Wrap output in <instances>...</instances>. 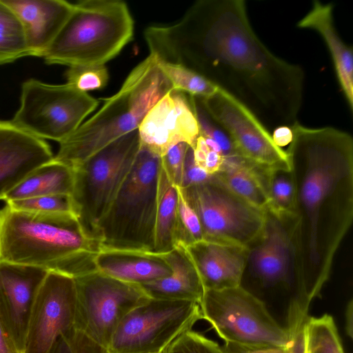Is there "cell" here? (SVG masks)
Listing matches in <instances>:
<instances>
[{
    "label": "cell",
    "instance_id": "7",
    "mask_svg": "<svg viewBox=\"0 0 353 353\" xmlns=\"http://www.w3.org/2000/svg\"><path fill=\"white\" fill-rule=\"evenodd\" d=\"M139 148L137 130L72 167L74 214L83 231L96 240L98 223L131 170Z\"/></svg>",
    "mask_w": 353,
    "mask_h": 353
},
{
    "label": "cell",
    "instance_id": "28",
    "mask_svg": "<svg viewBox=\"0 0 353 353\" xmlns=\"http://www.w3.org/2000/svg\"><path fill=\"white\" fill-rule=\"evenodd\" d=\"M305 330L308 353H345L332 316H309Z\"/></svg>",
    "mask_w": 353,
    "mask_h": 353
},
{
    "label": "cell",
    "instance_id": "24",
    "mask_svg": "<svg viewBox=\"0 0 353 353\" xmlns=\"http://www.w3.org/2000/svg\"><path fill=\"white\" fill-rule=\"evenodd\" d=\"M268 171L243 158H236L224 159L220 170L214 176L238 196L267 211L270 205L266 187Z\"/></svg>",
    "mask_w": 353,
    "mask_h": 353
},
{
    "label": "cell",
    "instance_id": "23",
    "mask_svg": "<svg viewBox=\"0 0 353 353\" xmlns=\"http://www.w3.org/2000/svg\"><path fill=\"white\" fill-rule=\"evenodd\" d=\"M171 274L141 286L151 298L200 303L204 289L197 270L185 248L179 244L163 254Z\"/></svg>",
    "mask_w": 353,
    "mask_h": 353
},
{
    "label": "cell",
    "instance_id": "37",
    "mask_svg": "<svg viewBox=\"0 0 353 353\" xmlns=\"http://www.w3.org/2000/svg\"><path fill=\"white\" fill-rule=\"evenodd\" d=\"M307 319L287 320L285 327L290 335L288 353H308L305 330Z\"/></svg>",
    "mask_w": 353,
    "mask_h": 353
},
{
    "label": "cell",
    "instance_id": "4",
    "mask_svg": "<svg viewBox=\"0 0 353 353\" xmlns=\"http://www.w3.org/2000/svg\"><path fill=\"white\" fill-rule=\"evenodd\" d=\"M172 90L156 57L150 54L96 114L59 143L54 159L71 167L81 163L116 139L138 130L152 107Z\"/></svg>",
    "mask_w": 353,
    "mask_h": 353
},
{
    "label": "cell",
    "instance_id": "32",
    "mask_svg": "<svg viewBox=\"0 0 353 353\" xmlns=\"http://www.w3.org/2000/svg\"><path fill=\"white\" fill-rule=\"evenodd\" d=\"M65 77L67 83L85 92L104 88L109 79L105 65L69 67Z\"/></svg>",
    "mask_w": 353,
    "mask_h": 353
},
{
    "label": "cell",
    "instance_id": "39",
    "mask_svg": "<svg viewBox=\"0 0 353 353\" xmlns=\"http://www.w3.org/2000/svg\"><path fill=\"white\" fill-rule=\"evenodd\" d=\"M228 353H288V348L274 346H246L230 343L222 345Z\"/></svg>",
    "mask_w": 353,
    "mask_h": 353
},
{
    "label": "cell",
    "instance_id": "22",
    "mask_svg": "<svg viewBox=\"0 0 353 353\" xmlns=\"http://www.w3.org/2000/svg\"><path fill=\"white\" fill-rule=\"evenodd\" d=\"M96 270L114 279L141 285L169 276L163 254L133 250L102 249L94 259Z\"/></svg>",
    "mask_w": 353,
    "mask_h": 353
},
{
    "label": "cell",
    "instance_id": "26",
    "mask_svg": "<svg viewBox=\"0 0 353 353\" xmlns=\"http://www.w3.org/2000/svg\"><path fill=\"white\" fill-rule=\"evenodd\" d=\"M178 194L176 187L168 179L161 165L158 190L152 252L164 254L179 244Z\"/></svg>",
    "mask_w": 353,
    "mask_h": 353
},
{
    "label": "cell",
    "instance_id": "14",
    "mask_svg": "<svg viewBox=\"0 0 353 353\" xmlns=\"http://www.w3.org/2000/svg\"><path fill=\"white\" fill-rule=\"evenodd\" d=\"M74 279L49 271L34 299L23 353H50L57 339L75 330Z\"/></svg>",
    "mask_w": 353,
    "mask_h": 353
},
{
    "label": "cell",
    "instance_id": "17",
    "mask_svg": "<svg viewBox=\"0 0 353 353\" xmlns=\"http://www.w3.org/2000/svg\"><path fill=\"white\" fill-rule=\"evenodd\" d=\"M54 157L44 140L12 121H0V200L32 171Z\"/></svg>",
    "mask_w": 353,
    "mask_h": 353
},
{
    "label": "cell",
    "instance_id": "44",
    "mask_svg": "<svg viewBox=\"0 0 353 353\" xmlns=\"http://www.w3.org/2000/svg\"><path fill=\"white\" fill-rule=\"evenodd\" d=\"M345 331L347 335L352 339L353 336V303L351 299L345 310Z\"/></svg>",
    "mask_w": 353,
    "mask_h": 353
},
{
    "label": "cell",
    "instance_id": "21",
    "mask_svg": "<svg viewBox=\"0 0 353 353\" xmlns=\"http://www.w3.org/2000/svg\"><path fill=\"white\" fill-rule=\"evenodd\" d=\"M334 6L315 0L310 10L296 23L300 29L319 34L331 56L336 77L350 110H353V50L340 37L334 23Z\"/></svg>",
    "mask_w": 353,
    "mask_h": 353
},
{
    "label": "cell",
    "instance_id": "5",
    "mask_svg": "<svg viewBox=\"0 0 353 353\" xmlns=\"http://www.w3.org/2000/svg\"><path fill=\"white\" fill-rule=\"evenodd\" d=\"M134 20L121 0H83L43 55L48 64L100 65L132 39Z\"/></svg>",
    "mask_w": 353,
    "mask_h": 353
},
{
    "label": "cell",
    "instance_id": "20",
    "mask_svg": "<svg viewBox=\"0 0 353 353\" xmlns=\"http://www.w3.org/2000/svg\"><path fill=\"white\" fill-rule=\"evenodd\" d=\"M15 12L25 32L30 56L42 57L74 9L64 0H3Z\"/></svg>",
    "mask_w": 353,
    "mask_h": 353
},
{
    "label": "cell",
    "instance_id": "34",
    "mask_svg": "<svg viewBox=\"0 0 353 353\" xmlns=\"http://www.w3.org/2000/svg\"><path fill=\"white\" fill-rule=\"evenodd\" d=\"M164 353H228L223 345L203 334L188 330L177 338Z\"/></svg>",
    "mask_w": 353,
    "mask_h": 353
},
{
    "label": "cell",
    "instance_id": "33",
    "mask_svg": "<svg viewBox=\"0 0 353 353\" xmlns=\"http://www.w3.org/2000/svg\"><path fill=\"white\" fill-rule=\"evenodd\" d=\"M176 190L179 244L187 246L203 240L202 229L198 216L185 199L181 188L176 187Z\"/></svg>",
    "mask_w": 353,
    "mask_h": 353
},
{
    "label": "cell",
    "instance_id": "3",
    "mask_svg": "<svg viewBox=\"0 0 353 353\" xmlns=\"http://www.w3.org/2000/svg\"><path fill=\"white\" fill-rule=\"evenodd\" d=\"M99 242L73 214L0 209V261L44 268L72 278L97 270Z\"/></svg>",
    "mask_w": 353,
    "mask_h": 353
},
{
    "label": "cell",
    "instance_id": "31",
    "mask_svg": "<svg viewBox=\"0 0 353 353\" xmlns=\"http://www.w3.org/2000/svg\"><path fill=\"white\" fill-rule=\"evenodd\" d=\"M10 208L41 214H74L70 195H47L7 202Z\"/></svg>",
    "mask_w": 353,
    "mask_h": 353
},
{
    "label": "cell",
    "instance_id": "18",
    "mask_svg": "<svg viewBox=\"0 0 353 353\" xmlns=\"http://www.w3.org/2000/svg\"><path fill=\"white\" fill-rule=\"evenodd\" d=\"M265 286L287 285L293 274L288 216L266 211L263 232L250 249L248 263Z\"/></svg>",
    "mask_w": 353,
    "mask_h": 353
},
{
    "label": "cell",
    "instance_id": "15",
    "mask_svg": "<svg viewBox=\"0 0 353 353\" xmlns=\"http://www.w3.org/2000/svg\"><path fill=\"white\" fill-rule=\"evenodd\" d=\"M138 132L140 145L160 157L179 143L192 148L199 128L188 95L176 90L169 92L148 112Z\"/></svg>",
    "mask_w": 353,
    "mask_h": 353
},
{
    "label": "cell",
    "instance_id": "10",
    "mask_svg": "<svg viewBox=\"0 0 353 353\" xmlns=\"http://www.w3.org/2000/svg\"><path fill=\"white\" fill-rule=\"evenodd\" d=\"M21 103L11 121L41 139L59 143L70 137L99 102L65 83L51 85L30 79L22 84Z\"/></svg>",
    "mask_w": 353,
    "mask_h": 353
},
{
    "label": "cell",
    "instance_id": "13",
    "mask_svg": "<svg viewBox=\"0 0 353 353\" xmlns=\"http://www.w3.org/2000/svg\"><path fill=\"white\" fill-rule=\"evenodd\" d=\"M199 99L243 159L264 170H290L286 152L274 143L271 133L245 108L219 90Z\"/></svg>",
    "mask_w": 353,
    "mask_h": 353
},
{
    "label": "cell",
    "instance_id": "41",
    "mask_svg": "<svg viewBox=\"0 0 353 353\" xmlns=\"http://www.w3.org/2000/svg\"><path fill=\"white\" fill-rule=\"evenodd\" d=\"M271 134L274 143L281 148L289 145L293 138L292 128L288 126L278 127Z\"/></svg>",
    "mask_w": 353,
    "mask_h": 353
},
{
    "label": "cell",
    "instance_id": "2",
    "mask_svg": "<svg viewBox=\"0 0 353 353\" xmlns=\"http://www.w3.org/2000/svg\"><path fill=\"white\" fill-rule=\"evenodd\" d=\"M285 151L294 184L288 217L296 292L310 306L329 279L353 220V138L327 126L296 123Z\"/></svg>",
    "mask_w": 353,
    "mask_h": 353
},
{
    "label": "cell",
    "instance_id": "8",
    "mask_svg": "<svg viewBox=\"0 0 353 353\" xmlns=\"http://www.w3.org/2000/svg\"><path fill=\"white\" fill-rule=\"evenodd\" d=\"M201 319L224 343L286 348L290 335L265 304L242 285L205 290L199 303Z\"/></svg>",
    "mask_w": 353,
    "mask_h": 353
},
{
    "label": "cell",
    "instance_id": "38",
    "mask_svg": "<svg viewBox=\"0 0 353 353\" xmlns=\"http://www.w3.org/2000/svg\"><path fill=\"white\" fill-rule=\"evenodd\" d=\"M65 336L69 339L73 353H108L105 348L79 331L74 330Z\"/></svg>",
    "mask_w": 353,
    "mask_h": 353
},
{
    "label": "cell",
    "instance_id": "9",
    "mask_svg": "<svg viewBox=\"0 0 353 353\" xmlns=\"http://www.w3.org/2000/svg\"><path fill=\"white\" fill-rule=\"evenodd\" d=\"M181 189L198 216L203 240L250 249L261 236L266 211L234 193L214 175L203 183Z\"/></svg>",
    "mask_w": 353,
    "mask_h": 353
},
{
    "label": "cell",
    "instance_id": "36",
    "mask_svg": "<svg viewBox=\"0 0 353 353\" xmlns=\"http://www.w3.org/2000/svg\"><path fill=\"white\" fill-rule=\"evenodd\" d=\"M210 177L211 175L196 163L193 150L189 146L185 157L182 183L180 188H185L203 183Z\"/></svg>",
    "mask_w": 353,
    "mask_h": 353
},
{
    "label": "cell",
    "instance_id": "42",
    "mask_svg": "<svg viewBox=\"0 0 353 353\" xmlns=\"http://www.w3.org/2000/svg\"><path fill=\"white\" fill-rule=\"evenodd\" d=\"M0 353H20L0 321Z\"/></svg>",
    "mask_w": 353,
    "mask_h": 353
},
{
    "label": "cell",
    "instance_id": "11",
    "mask_svg": "<svg viewBox=\"0 0 353 353\" xmlns=\"http://www.w3.org/2000/svg\"><path fill=\"white\" fill-rule=\"evenodd\" d=\"M201 319L199 303L150 297L121 320L108 353H164Z\"/></svg>",
    "mask_w": 353,
    "mask_h": 353
},
{
    "label": "cell",
    "instance_id": "6",
    "mask_svg": "<svg viewBox=\"0 0 353 353\" xmlns=\"http://www.w3.org/2000/svg\"><path fill=\"white\" fill-rule=\"evenodd\" d=\"M161 157L140 145L131 170L97 229L102 249L152 252Z\"/></svg>",
    "mask_w": 353,
    "mask_h": 353
},
{
    "label": "cell",
    "instance_id": "40",
    "mask_svg": "<svg viewBox=\"0 0 353 353\" xmlns=\"http://www.w3.org/2000/svg\"><path fill=\"white\" fill-rule=\"evenodd\" d=\"M224 158L222 155L210 149L205 154L201 168L212 176L220 170Z\"/></svg>",
    "mask_w": 353,
    "mask_h": 353
},
{
    "label": "cell",
    "instance_id": "27",
    "mask_svg": "<svg viewBox=\"0 0 353 353\" xmlns=\"http://www.w3.org/2000/svg\"><path fill=\"white\" fill-rule=\"evenodd\" d=\"M30 56L22 24L11 8L0 0V64Z\"/></svg>",
    "mask_w": 353,
    "mask_h": 353
},
{
    "label": "cell",
    "instance_id": "30",
    "mask_svg": "<svg viewBox=\"0 0 353 353\" xmlns=\"http://www.w3.org/2000/svg\"><path fill=\"white\" fill-rule=\"evenodd\" d=\"M157 60L174 90L199 97L210 96L218 90L203 77L183 65Z\"/></svg>",
    "mask_w": 353,
    "mask_h": 353
},
{
    "label": "cell",
    "instance_id": "25",
    "mask_svg": "<svg viewBox=\"0 0 353 353\" xmlns=\"http://www.w3.org/2000/svg\"><path fill=\"white\" fill-rule=\"evenodd\" d=\"M73 187V169L53 159L26 176L4 198L6 203L47 195H70Z\"/></svg>",
    "mask_w": 353,
    "mask_h": 353
},
{
    "label": "cell",
    "instance_id": "12",
    "mask_svg": "<svg viewBox=\"0 0 353 353\" xmlns=\"http://www.w3.org/2000/svg\"><path fill=\"white\" fill-rule=\"evenodd\" d=\"M75 330L107 349L123 317L150 296L143 288L98 270L74 278Z\"/></svg>",
    "mask_w": 353,
    "mask_h": 353
},
{
    "label": "cell",
    "instance_id": "16",
    "mask_svg": "<svg viewBox=\"0 0 353 353\" xmlns=\"http://www.w3.org/2000/svg\"><path fill=\"white\" fill-rule=\"evenodd\" d=\"M49 270L0 261V321L23 353L32 307Z\"/></svg>",
    "mask_w": 353,
    "mask_h": 353
},
{
    "label": "cell",
    "instance_id": "35",
    "mask_svg": "<svg viewBox=\"0 0 353 353\" xmlns=\"http://www.w3.org/2000/svg\"><path fill=\"white\" fill-rule=\"evenodd\" d=\"M189 146L185 143H179L170 148L161 157V165L174 186L181 185L184 161Z\"/></svg>",
    "mask_w": 353,
    "mask_h": 353
},
{
    "label": "cell",
    "instance_id": "29",
    "mask_svg": "<svg viewBox=\"0 0 353 353\" xmlns=\"http://www.w3.org/2000/svg\"><path fill=\"white\" fill-rule=\"evenodd\" d=\"M269 210L277 216L291 214L294 201V184L292 172L287 170H272L267 173Z\"/></svg>",
    "mask_w": 353,
    "mask_h": 353
},
{
    "label": "cell",
    "instance_id": "43",
    "mask_svg": "<svg viewBox=\"0 0 353 353\" xmlns=\"http://www.w3.org/2000/svg\"><path fill=\"white\" fill-rule=\"evenodd\" d=\"M50 353H73L68 338L63 334L57 341Z\"/></svg>",
    "mask_w": 353,
    "mask_h": 353
},
{
    "label": "cell",
    "instance_id": "1",
    "mask_svg": "<svg viewBox=\"0 0 353 353\" xmlns=\"http://www.w3.org/2000/svg\"><path fill=\"white\" fill-rule=\"evenodd\" d=\"M158 60L197 73L250 112L271 133L298 122L303 68L274 54L254 30L243 0H199L177 22L147 28Z\"/></svg>",
    "mask_w": 353,
    "mask_h": 353
},
{
    "label": "cell",
    "instance_id": "19",
    "mask_svg": "<svg viewBox=\"0 0 353 353\" xmlns=\"http://www.w3.org/2000/svg\"><path fill=\"white\" fill-rule=\"evenodd\" d=\"M185 247L197 270L204 291L241 285L250 249L205 240Z\"/></svg>",
    "mask_w": 353,
    "mask_h": 353
}]
</instances>
